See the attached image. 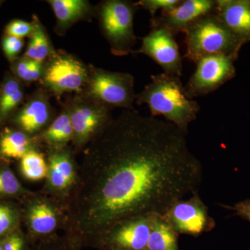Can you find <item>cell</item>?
Returning a JSON list of instances; mask_svg holds the SVG:
<instances>
[{
  "mask_svg": "<svg viewBox=\"0 0 250 250\" xmlns=\"http://www.w3.org/2000/svg\"><path fill=\"white\" fill-rule=\"evenodd\" d=\"M77 226L106 233L126 219L163 215L195 193L200 161L186 134L172 123L125 111L95 136L85 151Z\"/></svg>",
  "mask_w": 250,
  "mask_h": 250,
  "instance_id": "1",
  "label": "cell"
},
{
  "mask_svg": "<svg viewBox=\"0 0 250 250\" xmlns=\"http://www.w3.org/2000/svg\"><path fill=\"white\" fill-rule=\"evenodd\" d=\"M136 100L138 104L147 105L152 117L162 116L185 134L200 111L197 102L187 96L180 78L164 72L152 75Z\"/></svg>",
  "mask_w": 250,
  "mask_h": 250,
  "instance_id": "2",
  "label": "cell"
},
{
  "mask_svg": "<svg viewBox=\"0 0 250 250\" xmlns=\"http://www.w3.org/2000/svg\"><path fill=\"white\" fill-rule=\"evenodd\" d=\"M184 33L187 45L186 57L195 63L210 55H225L236 59L243 44L213 12L192 22Z\"/></svg>",
  "mask_w": 250,
  "mask_h": 250,
  "instance_id": "3",
  "label": "cell"
},
{
  "mask_svg": "<svg viewBox=\"0 0 250 250\" xmlns=\"http://www.w3.org/2000/svg\"><path fill=\"white\" fill-rule=\"evenodd\" d=\"M137 8L134 2L125 0H106L99 5L100 27L114 55L123 57L133 52L136 44L134 18Z\"/></svg>",
  "mask_w": 250,
  "mask_h": 250,
  "instance_id": "4",
  "label": "cell"
},
{
  "mask_svg": "<svg viewBox=\"0 0 250 250\" xmlns=\"http://www.w3.org/2000/svg\"><path fill=\"white\" fill-rule=\"evenodd\" d=\"M83 94L109 108L134 111V77L126 72H111L93 66L88 67V78Z\"/></svg>",
  "mask_w": 250,
  "mask_h": 250,
  "instance_id": "5",
  "label": "cell"
},
{
  "mask_svg": "<svg viewBox=\"0 0 250 250\" xmlns=\"http://www.w3.org/2000/svg\"><path fill=\"white\" fill-rule=\"evenodd\" d=\"M88 78V67L66 52H54L43 66L44 85L60 96L65 93L82 91Z\"/></svg>",
  "mask_w": 250,
  "mask_h": 250,
  "instance_id": "6",
  "label": "cell"
},
{
  "mask_svg": "<svg viewBox=\"0 0 250 250\" xmlns=\"http://www.w3.org/2000/svg\"><path fill=\"white\" fill-rule=\"evenodd\" d=\"M66 109L78 146L93 139L113 120L111 108L83 93L75 97Z\"/></svg>",
  "mask_w": 250,
  "mask_h": 250,
  "instance_id": "7",
  "label": "cell"
},
{
  "mask_svg": "<svg viewBox=\"0 0 250 250\" xmlns=\"http://www.w3.org/2000/svg\"><path fill=\"white\" fill-rule=\"evenodd\" d=\"M234 58L225 55H210L196 62L195 71L185 88L189 98L205 96L213 93L235 75Z\"/></svg>",
  "mask_w": 250,
  "mask_h": 250,
  "instance_id": "8",
  "label": "cell"
},
{
  "mask_svg": "<svg viewBox=\"0 0 250 250\" xmlns=\"http://www.w3.org/2000/svg\"><path fill=\"white\" fill-rule=\"evenodd\" d=\"M162 216L178 234L200 236L215 227L208 208L196 192L188 200L174 202Z\"/></svg>",
  "mask_w": 250,
  "mask_h": 250,
  "instance_id": "9",
  "label": "cell"
},
{
  "mask_svg": "<svg viewBox=\"0 0 250 250\" xmlns=\"http://www.w3.org/2000/svg\"><path fill=\"white\" fill-rule=\"evenodd\" d=\"M136 53L143 54L160 65L164 73L180 77L183 70L182 58L174 35L163 27H152L142 39V45Z\"/></svg>",
  "mask_w": 250,
  "mask_h": 250,
  "instance_id": "10",
  "label": "cell"
},
{
  "mask_svg": "<svg viewBox=\"0 0 250 250\" xmlns=\"http://www.w3.org/2000/svg\"><path fill=\"white\" fill-rule=\"evenodd\" d=\"M157 215H140L116 223L106 232L110 244L116 250H146Z\"/></svg>",
  "mask_w": 250,
  "mask_h": 250,
  "instance_id": "11",
  "label": "cell"
},
{
  "mask_svg": "<svg viewBox=\"0 0 250 250\" xmlns=\"http://www.w3.org/2000/svg\"><path fill=\"white\" fill-rule=\"evenodd\" d=\"M213 0H184L172 9L161 11V16L151 19V27H163L174 35L183 32L186 28L199 18L213 12Z\"/></svg>",
  "mask_w": 250,
  "mask_h": 250,
  "instance_id": "12",
  "label": "cell"
},
{
  "mask_svg": "<svg viewBox=\"0 0 250 250\" xmlns=\"http://www.w3.org/2000/svg\"><path fill=\"white\" fill-rule=\"evenodd\" d=\"M215 14L242 43L250 41V0L215 1Z\"/></svg>",
  "mask_w": 250,
  "mask_h": 250,
  "instance_id": "13",
  "label": "cell"
},
{
  "mask_svg": "<svg viewBox=\"0 0 250 250\" xmlns=\"http://www.w3.org/2000/svg\"><path fill=\"white\" fill-rule=\"evenodd\" d=\"M48 3L57 18L56 31L59 35L79 21L88 19L93 13L91 4L85 0H50Z\"/></svg>",
  "mask_w": 250,
  "mask_h": 250,
  "instance_id": "14",
  "label": "cell"
},
{
  "mask_svg": "<svg viewBox=\"0 0 250 250\" xmlns=\"http://www.w3.org/2000/svg\"><path fill=\"white\" fill-rule=\"evenodd\" d=\"M52 109L47 95L39 92L26 104L16 121L24 131L34 134L48 123L52 116Z\"/></svg>",
  "mask_w": 250,
  "mask_h": 250,
  "instance_id": "15",
  "label": "cell"
},
{
  "mask_svg": "<svg viewBox=\"0 0 250 250\" xmlns=\"http://www.w3.org/2000/svg\"><path fill=\"white\" fill-rule=\"evenodd\" d=\"M49 183L55 188H66L75 179V171L71 159L67 152H54L49 158Z\"/></svg>",
  "mask_w": 250,
  "mask_h": 250,
  "instance_id": "16",
  "label": "cell"
},
{
  "mask_svg": "<svg viewBox=\"0 0 250 250\" xmlns=\"http://www.w3.org/2000/svg\"><path fill=\"white\" fill-rule=\"evenodd\" d=\"M178 236L162 215H157L146 250H179Z\"/></svg>",
  "mask_w": 250,
  "mask_h": 250,
  "instance_id": "17",
  "label": "cell"
},
{
  "mask_svg": "<svg viewBox=\"0 0 250 250\" xmlns=\"http://www.w3.org/2000/svg\"><path fill=\"white\" fill-rule=\"evenodd\" d=\"M34 24V31L31 34L30 41L26 51V58L35 62H44L55 52L51 45L48 35L45 28L39 21L35 19Z\"/></svg>",
  "mask_w": 250,
  "mask_h": 250,
  "instance_id": "18",
  "label": "cell"
},
{
  "mask_svg": "<svg viewBox=\"0 0 250 250\" xmlns=\"http://www.w3.org/2000/svg\"><path fill=\"white\" fill-rule=\"evenodd\" d=\"M28 219L31 229L36 233H50L57 226L55 213L45 203L33 205L29 209Z\"/></svg>",
  "mask_w": 250,
  "mask_h": 250,
  "instance_id": "19",
  "label": "cell"
},
{
  "mask_svg": "<svg viewBox=\"0 0 250 250\" xmlns=\"http://www.w3.org/2000/svg\"><path fill=\"white\" fill-rule=\"evenodd\" d=\"M30 147V139L22 131L8 130L0 140V151L7 157L22 159Z\"/></svg>",
  "mask_w": 250,
  "mask_h": 250,
  "instance_id": "20",
  "label": "cell"
},
{
  "mask_svg": "<svg viewBox=\"0 0 250 250\" xmlns=\"http://www.w3.org/2000/svg\"><path fill=\"white\" fill-rule=\"evenodd\" d=\"M73 128L66 108L47 128L44 138L47 143L54 146H62L73 138Z\"/></svg>",
  "mask_w": 250,
  "mask_h": 250,
  "instance_id": "21",
  "label": "cell"
},
{
  "mask_svg": "<svg viewBox=\"0 0 250 250\" xmlns=\"http://www.w3.org/2000/svg\"><path fill=\"white\" fill-rule=\"evenodd\" d=\"M21 171L26 179L38 181L48 174V166L42 154L30 150L21 159Z\"/></svg>",
  "mask_w": 250,
  "mask_h": 250,
  "instance_id": "22",
  "label": "cell"
},
{
  "mask_svg": "<svg viewBox=\"0 0 250 250\" xmlns=\"http://www.w3.org/2000/svg\"><path fill=\"white\" fill-rule=\"evenodd\" d=\"M22 192V187L9 169H0V196H13Z\"/></svg>",
  "mask_w": 250,
  "mask_h": 250,
  "instance_id": "23",
  "label": "cell"
},
{
  "mask_svg": "<svg viewBox=\"0 0 250 250\" xmlns=\"http://www.w3.org/2000/svg\"><path fill=\"white\" fill-rule=\"evenodd\" d=\"M17 213L13 207L0 203V237L12 231L17 223Z\"/></svg>",
  "mask_w": 250,
  "mask_h": 250,
  "instance_id": "24",
  "label": "cell"
},
{
  "mask_svg": "<svg viewBox=\"0 0 250 250\" xmlns=\"http://www.w3.org/2000/svg\"><path fill=\"white\" fill-rule=\"evenodd\" d=\"M180 2L181 0H141L135 4L137 7L147 10L154 18L159 10L163 11L172 9Z\"/></svg>",
  "mask_w": 250,
  "mask_h": 250,
  "instance_id": "25",
  "label": "cell"
},
{
  "mask_svg": "<svg viewBox=\"0 0 250 250\" xmlns=\"http://www.w3.org/2000/svg\"><path fill=\"white\" fill-rule=\"evenodd\" d=\"M34 31V24L21 20H16L8 24L6 28V35L23 39L31 36Z\"/></svg>",
  "mask_w": 250,
  "mask_h": 250,
  "instance_id": "26",
  "label": "cell"
},
{
  "mask_svg": "<svg viewBox=\"0 0 250 250\" xmlns=\"http://www.w3.org/2000/svg\"><path fill=\"white\" fill-rule=\"evenodd\" d=\"M24 41L14 36H5L3 40L2 46L5 55L10 60L16 58L22 50Z\"/></svg>",
  "mask_w": 250,
  "mask_h": 250,
  "instance_id": "27",
  "label": "cell"
},
{
  "mask_svg": "<svg viewBox=\"0 0 250 250\" xmlns=\"http://www.w3.org/2000/svg\"><path fill=\"white\" fill-rule=\"evenodd\" d=\"M23 97V90L20 89L6 101L0 103V118L4 119L15 108L17 107L22 101Z\"/></svg>",
  "mask_w": 250,
  "mask_h": 250,
  "instance_id": "28",
  "label": "cell"
},
{
  "mask_svg": "<svg viewBox=\"0 0 250 250\" xmlns=\"http://www.w3.org/2000/svg\"><path fill=\"white\" fill-rule=\"evenodd\" d=\"M225 207L233 210L235 215L248 220L250 223V198L237 202L231 207Z\"/></svg>",
  "mask_w": 250,
  "mask_h": 250,
  "instance_id": "29",
  "label": "cell"
},
{
  "mask_svg": "<svg viewBox=\"0 0 250 250\" xmlns=\"http://www.w3.org/2000/svg\"><path fill=\"white\" fill-rule=\"evenodd\" d=\"M1 245L3 250H22L24 241L19 233H14L1 242Z\"/></svg>",
  "mask_w": 250,
  "mask_h": 250,
  "instance_id": "30",
  "label": "cell"
},
{
  "mask_svg": "<svg viewBox=\"0 0 250 250\" xmlns=\"http://www.w3.org/2000/svg\"><path fill=\"white\" fill-rule=\"evenodd\" d=\"M31 62H32V60L25 57V58L21 59L16 65V71L18 76L24 82L27 79L28 73H29Z\"/></svg>",
  "mask_w": 250,
  "mask_h": 250,
  "instance_id": "31",
  "label": "cell"
},
{
  "mask_svg": "<svg viewBox=\"0 0 250 250\" xmlns=\"http://www.w3.org/2000/svg\"><path fill=\"white\" fill-rule=\"evenodd\" d=\"M0 250H2V245H1V242H0Z\"/></svg>",
  "mask_w": 250,
  "mask_h": 250,
  "instance_id": "32",
  "label": "cell"
}]
</instances>
